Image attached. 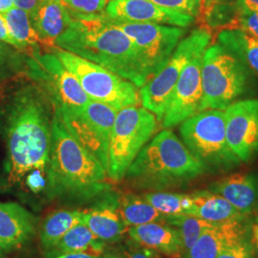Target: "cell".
Listing matches in <instances>:
<instances>
[{"label": "cell", "mask_w": 258, "mask_h": 258, "mask_svg": "<svg viewBox=\"0 0 258 258\" xmlns=\"http://www.w3.org/2000/svg\"><path fill=\"white\" fill-rule=\"evenodd\" d=\"M55 106L36 83L17 87L7 98L2 120L7 145L6 187L20 184L28 173H47Z\"/></svg>", "instance_id": "6da1fadb"}, {"label": "cell", "mask_w": 258, "mask_h": 258, "mask_svg": "<svg viewBox=\"0 0 258 258\" xmlns=\"http://www.w3.org/2000/svg\"><path fill=\"white\" fill-rule=\"evenodd\" d=\"M101 162L68 132L58 112L52 123L45 194L50 200L86 204L112 189Z\"/></svg>", "instance_id": "7a4b0ae2"}, {"label": "cell", "mask_w": 258, "mask_h": 258, "mask_svg": "<svg viewBox=\"0 0 258 258\" xmlns=\"http://www.w3.org/2000/svg\"><path fill=\"white\" fill-rule=\"evenodd\" d=\"M72 19L55 39V46L102 66L138 88L147 83L131 39L105 13Z\"/></svg>", "instance_id": "3957f363"}, {"label": "cell", "mask_w": 258, "mask_h": 258, "mask_svg": "<svg viewBox=\"0 0 258 258\" xmlns=\"http://www.w3.org/2000/svg\"><path fill=\"white\" fill-rule=\"evenodd\" d=\"M205 173L182 140L166 128L141 149L123 179L137 190L164 191L189 184Z\"/></svg>", "instance_id": "277c9868"}, {"label": "cell", "mask_w": 258, "mask_h": 258, "mask_svg": "<svg viewBox=\"0 0 258 258\" xmlns=\"http://www.w3.org/2000/svg\"><path fill=\"white\" fill-rule=\"evenodd\" d=\"M202 88L201 111L225 110L240 100L253 98L258 78L239 55L217 42L204 53Z\"/></svg>", "instance_id": "5b68a950"}, {"label": "cell", "mask_w": 258, "mask_h": 258, "mask_svg": "<svg viewBox=\"0 0 258 258\" xmlns=\"http://www.w3.org/2000/svg\"><path fill=\"white\" fill-rule=\"evenodd\" d=\"M179 131L184 146L207 173H227L241 165L227 140L224 110L201 111L183 121Z\"/></svg>", "instance_id": "8992f818"}, {"label": "cell", "mask_w": 258, "mask_h": 258, "mask_svg": "<svg viewBox=\"0 0 258 258\" xmlns=\"http://www.w3.org/2000/svg\"><path fill=\"white\" fill-rule=\"evenodd\" d=\"M156 116L145 107L128 106L117 112L108 146L107 177L123 180L131 163L157 130Z\"/></svg>", "instance_id": "52a82bcc"}, {"label": "cell", "mask_w": 258, "mask_h": 258, "mask_svg": "<svg viewBox=\"0 0 258 258\" xmlns=\"http://www.w3.org/2000/svg\"><path fill=\"white\" fill-rule=\"evenodd\" d=\"M54 50L91 101L107 104L117 111L141 102L140 91L134 83L79 55L61 49Z\"/></svg>", "instance_id": "ba28073f"}, {"label": "cell", "mask_w": 258, "mask_h": 258, "mask_svg": "<svg viewBox=\"0 0 258 258\" xmlns=\"http://www.w3.org/2000/svg\"><path fill=\"white\" fill-rule=\"evenodd\" d=\"M212 34L204 28L194 30L183 37L176 47L166 65L140 89L143 106L162 121L171 95L183 70L198 53L205 51L211 44Z\"/></svg>", "instance_id": "9c48e42d"}, {"label": "cell", "mask_w": 258, "mask_h": 258, "mask_svg": "<svg viewBox=\"0 0 258 258\" xmlns=\"http://www.w3.org/2000/svg\"><path fill=\"white\" fill-rule=\"evenodd\" d=\"M26 75L46 93L59 114L81 112L90 101L77 78L55 54L34 49L27 55Z\"/></svg>", "instance_id": "30bf717a"}, {"label": "cell", "mask_w": 258, "mask_h": 258, "mask_svg": "<svg viewBox=\"0 0 258 258\" xmlns=\"http://www.w3.org/2000/svg\"><path fill=\"white\" fill-rule=\"evenodd\" d=\"M110 19L131 39L147 82L166 65L185 34L184 28Z\"/></svg>", "instance_id": "8fae6325"}, {"label": "cell", "mask_w": 258, "mask_h": 258, "mask_svg": "<svg viewBox=\"0 0 258 258\" xmlns=\"http://www.w3.org/2000/svg\"><path fill=\"white\" fill-rule=\"evenodd\" d=\"M117 112L107 104L90 100L81 112L58 113L68 132L101 162L105 170L111 130Z\"/></svg>", "instance_id": "7c38bea8"}, {"label": "cell", "mask_w": 258, "mask_h": 258, "mask_svg": "<svg viewBox=\"0 0 258 258\" xmlns=\"http://www.w3.org/2000/svg\"><path fill=\"white\" fill-rule=\"evenodd\" d=\"M205 51L194 55L192 59L185 65L176 83L162 120L164 129L181 124L201 111L203 98L202 60Z\"/></svg>", "instance_id": "4fadbf2b"}, {"label": "cell", "mask_w": 258, "mask_h": 258, "mask_svg": "<svg viewBox=\"0 0 258 258\" xmlns=\"http://www.w3.org/2000/svg\"><path fill=\"white\" fill-rule=\"evenodd\" d=\"M228 143L241 163L258 154V98L240 100L225 110Z\"/></svg>", "instance_id": "5bb4252c"}, {"label": "cell", "mask_w": 258, "mask_h": 258, "mask_svg": "<svg viewBox=\"0 0 258 258\" xmlns=\"http://www.w3.org/2000/svg\"><path fill=\"white\" fill-rule=\"evenodd\" d=\"M89 203L91 205L83 211V221L94 235L105 245L122 239L128 228L120 216V194L110 189Z\"/></svg>", "instance_id": "9a60e30c"}, {"label": "cell", "mask_w": 258, "mask_h": 258, "mask_svg": "<svg viewBox=\"0 0 258 258\" xmlns=\"http://www.w3.org/2000/svg\"><path fill=\"white\" fill-rule=\"evenodd\" d=\"M104 13L109 19L119 21L181 28L188 27L195 21L191 16L160 7L149 0H110Z\"/></svg>", "instance_id": "2e32d148"}, {"label": "cell", "mask_w": 258, "mask_h": 258, "mask_svg": "<svg viewBox=\"0 0 258 258\" xmlns=\"http://www.w3.org/2000/svg\"><path fill=\"white\" fill-rule=\"evenodd\" d=\"M252 222L249 216L218 223L204 231L194 246L181 258H216L240 240L248 237Z\"/></svg>", "instance_id": "e0dca14e"}, {"label": "cell", "mask_w": 258, "mask_h": 258, "mask_svg": "<svg viewBox=\"0 0 258 258\" xmlns=\"http://www.w3.org/2000/svg\"><path fill=\"white\" fill-rule=\"evenodd\" d=\"M38 219L19 204L0 202V245L6 252L26 246L37 234Z\"/></svg>", "instance_id": "ac0fdd59"}, {"label": "cell", "mask_w": 258, "mask_h": 258, "mask_svg": "<svg viewBox=\"0 0 258 258\" xmlns=\"http://www.w3.org/2000/svg\"><path fill=\"white\" fill-rule=\"evenodd\" d=\"M210 191L219 194L242 214L250 216L258 209V178L252 173H234L209 185Z\"/></svg>", "instance_id": "d6986e66"}, {"label": "cell", "mask_w": 258, "mask_h": 258, "mask_svg": "<svg viewBox=\"0 0 258 258\" xmlns=\"http://www.w3.org/2000/svg\"><path fill=\"white\" fill-rule=\"evenodd\" d=\"M127 234L131 241L136 244L166 256L181 258L183 255L179 232L166 222H152L131 227Z\"/></svg>", "instance_id": "ffe728a7"}, {"label": "cell", "mask_w": 258, "mask_h": 258, "mask_svg": "<svg viewBox=\"0 0 258 258\" xmlns=\"http://www.w3.org/2000/svg\"><path fill=\"white\" fill-rule=\"evenodd\" d=\"M29 15L37 36L45 43H54L73 20L62 0H43Z\"/></svg>", "instance_id": "44dd1931"}, {"label": "cell", "mask_w": 258, "mask_h": 258, "mask_svg": "<svg viewBox=\"0 0 258 258\" xmlns=\"http://www.w3.org/2000/svg\"><path fill=\"white\" fill-rule=\"evenodd\" d=\"M191 195L194 198L192 216L211 223H224L247 217L219 194L209 189L197 190Z\"/></svg>", "instance_id": "7402d4cb"}, {"label": "cell", "mask_w": 258, "mask_h": 258, "mask_svg": "<svg viewBox=\"0 0 258 258\" xmlns=\"http://www.w3.org/2000/svg\"><path fill=\"white\" fill-rule=\"evenodd\" d=\"M82 210H60L48 215L39 229V243L47 253L77 224L83 222Z\"/></svg>", "instance_id": "603a6c76"}, {"label": "cell", "mask_w": 258, "mask_h": 258, "mask_svg": "<svg viewBox=\"0 0 258 258\" xmlns=\"http://www.w3.org/2000/svg\"><path fill=\"white\" fill-rule=\"evenodd\" d=\"M105 244L98 239L90 229L81 222L68 231L55 248L45 253L47 258H53L66 253H78L89 251L102 254Z\"/></svg>", "instance_id": "cb8c5ba5"}, {"label": "cell", "mask_w": 258, "mask_h": 258, "mask_svg": "<svg viewBox=\"0 0 258 258\" xmlns=\"http://www.w3.org/2000/svg\"><path fill=\"white\" fill-rule=\"evenodd\" d=\"M120 212L122 221L128 229L152 222H166L167 218L142 195L134 194L120 195Z\"/></svg>", "instance_id": "d4e9b609"}, {"label": "cell", "mask_w": 258, "mask_h": 258, "mask_svg": "<svg viewBox=\"0 0 258 258\" xmlns=\"http://www.w3.org/2000/svg\"><path fill=\"white\" fill-rule=\"evenodd\" d=\"M217 42L239 55L258 78V40L238 28L219 32Z\"/></svg>", "instance_id": "484cf974"}, {"label": "cell", "mask_w": 258, "mask_h": 258, "mask_svg": "<svg viewBox=\"0 0 258 258\" xmlns=\"http://www.w3.org/2000/svg\"><path fill=\"white\" fill-rule=\"evenodd\" d=\"M238 11L234 1L230 0H203L200 14L197 19L203 20L204 25L209 29H233L237 26Z\"/></svg>", "instance_id": "4316f807"}, {"label": "cell", "mask_w": 258, "mask_h": 258, "mask_svg": "<svg viewBox=\"0 0 258 258\" xmlns=\"http://www.w3.org/2000/svg\"><path fill=\"white\" fill-rule=\"evenodd\" d=\"M10 35L19 43L20 49L34 48L37 49L40 38L33 27L30 15L24 10L14 7L3 14Z\"/></svg>", "instance_id": "83f0119b"}, {"label": "cell", "mask_w": 258, "mask_h": 258, "mask_svg": "<svg viewBox=\"0 0 258 258\" xmlns=\"http://www.w3.org/2000/svg\"><path fill=\"white\" fill-rule=\"evenodd\" d=\"M142 196L157 211L166 216L192 215L194 198L191 194L148 191Z\"/></svg>", "instance_id": "f1b7e54d"}, {"label": "cell", "mask_w": 258, "mask_h": 258, "mask_svg": "<svg viewBox=\"0 0 258 258\" xmlns=\"http://www.w3.org/2000/svg\"><path fill=\"white\" fill-rule=\"evenodd\" d=\"M166 223L174 227L179 232L183 247V254L194 246L204 231L218 224L206 221L192 215L167 216Z\"/></svg>", "instance_id": "f546056e"}, {"label": "cell", "mask_w": 258, "mask_h": 258, "mask_svg": "<svg viewBox=\"0 0 258 258\" xmlns=\"http://www.w3.org/2000/svg\"><path fill=\"white\" fill-rule=\"evenodd\" d=\"M21 51L0 40V81L26 74L27 55H23Z\"/></svg>", "instance_id": "4dcf8cb0"}, {"label": "cell", "mask_w": 258, "mask_h": 258, "mask_svg": "<svg viewBox=\"0 0 258 258\" xmlns=\"http://www.w3.org/2000/svg\"><path fill=\"white\" fill-rule=\"evenodd\" d=\"M72 18L104 14L110 0H62Z\"/></svg>", "instance_id": "1f68e13d"}, {"label": "cell", "mask_w": 258, "mask_h": 258, "mask_svg": "<svg viewBox=\"0 0 258 258\" xmlns=\"http://www.w3.org/2000/svg\"><path fill=\"white\" fill-rule=\"evenodd\" d=\"M152 3L166 9L172 10L197 19L203 0H149Z\"/></svg>", "instance_id": "d6a6232c"}, {"label": "cell", "mask_w": 258, "mask_h": 258, "mask_svg": "<svg viewBox=\"0 0 258 258\" xmlns=\"http://www.w3.org/2000/svg\"><path fill=\"white\" fill-rule=\"evenodd\" d=\"M216 258H257V251L251 241V231L248 237L240 240Z\"/></svg>", "instance_id": "836d02e7"}, {"label": "cell", "mask_w": 258, "mask_h": 258, "mask_svg": "<svg viewBox=\"0 0 258 258\" xmlns=\"http://www.w3.org/2000/svg\"><path fill=\"white\" fill-rule=\"evenodd\" d=\"M236 28L258 40V13H239Z\"/></svg>", "instance_id": "e575fe53"}, {"label": "cell", "mask_w": 258, "mask_h": 258, "mask_svg": "<svg viewBox=\"0 0 258 258\" xmlns=\"http://www.w3.org/2000/svg\"><path fill=\"white\" fill-rule=\"evenodd\" d=\"M25 179V184L28 189L33 194L45 191L47 184V173L41 170H33L28 173Z\"/></svg>", "instance_id": "d590c367"}, {"label": "cell", "mask_w": 258, "mask_h": 258, "mask_svg": "<svg viewBox=\"0 0 258 258\" xmlns=\"http://www.w3.org/2000/svg\"><path fill=\"white\" fill-rule=\"evenodd\" d=\"M122 258H161L158 252L131 242L128 247L121 251Z\"/></svg>", "instance_id": "8d00e7d4"}, {"label": "cell", "mask_w": 258, "mask_h": 258, "mask_svg": "<svg viewBox=\"0 0 258 258\" xmlns=\"http://www.w3.org/2000/svg\"><path fill=\"white\" fill-rule=\"evenodd\" d=\"M0 40L8 43L10 45L17 48V49H20V46L19 45V43L12 37V36L10 35L9 30L7 27V24H6V21L3 18V15L0 14Z\"/></svg>", "instance_id": "74e56055"}, {"label": "cell", "mask_w": 258, "mask_h": 258, "mask_svg": "<svg viewBox=\"0 0 258 258\" xmlns=\"http://www.w3.org/2000/svg\"><path fill=\"white\" fill-rule=\"evenodd\" d=\"M238 13H258V0H234Z\"/></svg>", "instance_id": "f35d334b"}, {"label": "cell", "mask_w": 258, "mask_h": 258, "mask_svg": "<svg viewBox=\"0 0 258 258\" xmlns=\"http://www.w3.org/2000/svg\"><path fill=\"white\" fill-rule=\"evenodd\" d=\"M41 1L43 0H14V3L15 7L24 10L30 14L33 10L36 9V7Z\"/></svg>", "instance_id": "ab89813d"}, {"label": "cell", "mask_w": 258, "mask_h": 258, "mask_svg": "<svg viewBox=\"0 0 258 258\" xmlns=\"http://www.w3.org/2000/svg\"><path fill=\"white\" fill-rule=\"evenodd\" d=\"M53 258H102V254L85 251V252H78V253H66V254L57 255Z\"/></svg>", "instance_id": "60d3db41"}, {"label": "cell", "mask_w": 258, "mask_h": 258, "mask_svg": "<svg viewBox=\"0 0 258 258\" xmlns=\"http://www.w3.org/2000/svg\"><path fill=\"white\" fill-rule=\"evenodd\" d=\"M15 7L14 0H0V14L3 15Z\"/></svg>", "instance_id": "b9f144b4"}, {"label": "cell", "mask_w": 258, "mask_h": 258, "mask_svg": "<svg viewBox=\"0 0 258 258\" xmlns=\"http://www.w3.org/2000/svg\"><path fill=\"white\" fill-rule=\"evenodd\" d=\"M251 241L258 252V225L252 223L251 225Z\"/></svg>", "instance_id": "7bdbcfd3"}, {"label": "cell", "mask_w": 258, "mask_h": 258, "mask_svg": "<svg viewBox=\"0 0 258 258\" xmlns=\"http://www.w3.org/2000/svg\"><path fill=\"white\" fill-rule=\"evenodd\" d=\"M102 258H122L121 253H116V252H107L106 254L102 255Z\"/></svg>", "instance_id": "ee69618b"}, {"label": "cell", "mask_w": 258, "mask_h": 258, "mask_svg": "<svg viewBox=\"0 0 258 258\" xmlns=\"http://www.w3.org/2000/svg\"><path fill=\"white\" fill-rule=\"evenodd\" d=\"M6 253V250L3 249V247L0 245V258H2V256Z\"/></svg>", "instance_id": "f6af8a7d"}, {"label": "cell", "mask_w": 258, "mask_h": 258, "mask_svg": "<svg viewBox=\"0 0 258 258\" xmlns=\"http://www.w3.org/2000/svg\"><path fill=\"white\" fill-rule=\"evenodd\" d=\"M14 258H29V257H14Z\"/></svg>", "instance_id": "bcb514c9"}]
</instances>
